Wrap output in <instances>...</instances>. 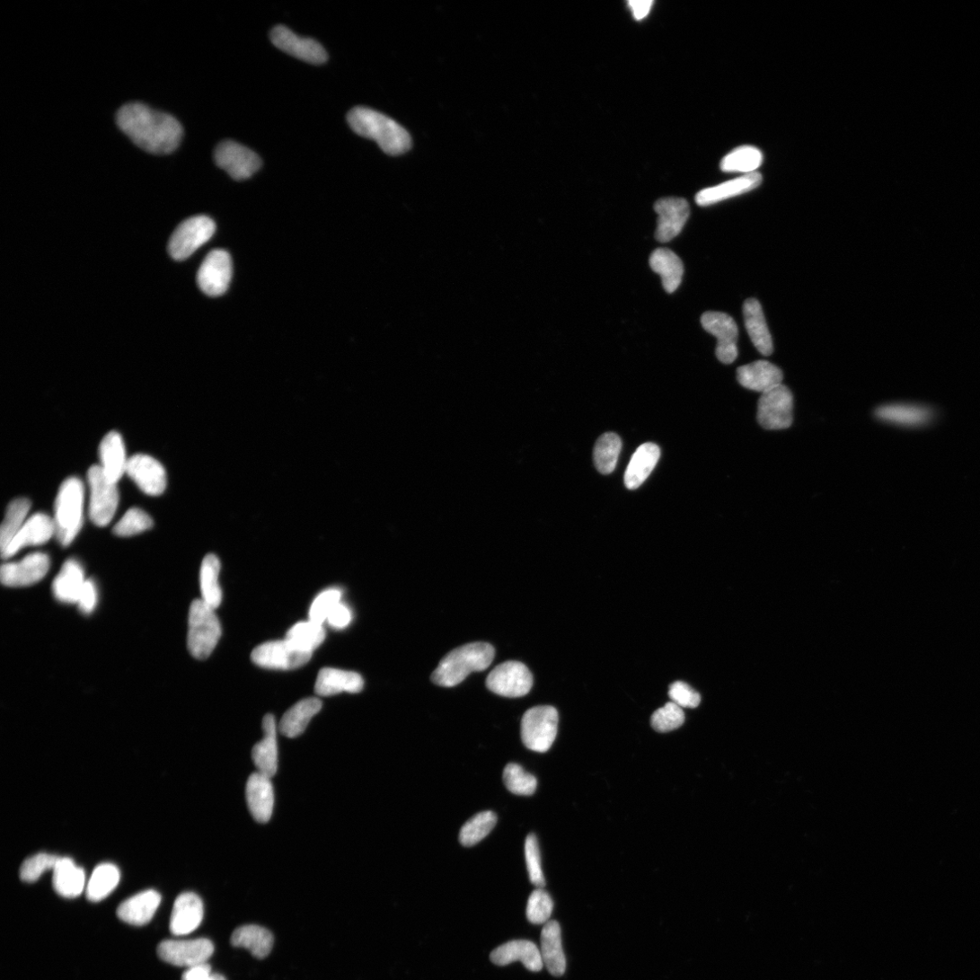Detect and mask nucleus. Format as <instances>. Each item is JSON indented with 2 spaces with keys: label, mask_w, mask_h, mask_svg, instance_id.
<instances>
[{
  "label": "nucleus",
  "mask_w": 980,
  "mask_h": 980,
  "mask_svg": "<svg viewBox=\"0 0 980 980\" xmlns=\"http://www.w3.org/2000/svg\"><path fill=\"white\" fill-rule=\"evenodd\" d=\"M655 210L658 215L656 238L661 243H667L676 237L690 216L689 205L683 199H660L656 203Z\"/></svg>",
  "instance_id": "obj_21"
},
{
  "label": "nucleus",
  "mask_w": 980,
  "mask_h": 980,
  "mask_svg": "<svg viewBox=\"0 0 980 980\" xmlns=\"http://www.w3.org/2000/svg\"><path fill=\"white\" fill-rule=\"evenodd\" d=\"M763 161V154L758 148L744 146L733 150L723 158L721 169L726 172L749 174L756 172Z\"/></svg>",
  "instance_id": "obj_42"
},
{
  "label": "nucleus",
  "mask_w": 980,
  "mask_h": 980,
  "mask_svg": "<svg viewBox=\"0 0 980 980\" xmlns=\"http://www.w3.org/2000/svg\"><path fill=\"white\" fill-rule=\"evenodd\" d=\"M53 886L56 893L64 898L79 896L85 887V875L69 858H60L53 869Z\"/></svg>",
  "instance_id": "obj_32"
},
{
  "label": "nucleus",
  "mask_w": 980,
  "mask_h": 980,
  "mask_svg": "<svg viewBox=\"0 0 980 980\" xmlns=\"http://www.w3.org/2000/svg\"><path fill=\"white\" fill-rule=\"evenodd\" d=\"M220 569L221 563L216 555L209 554L204 559L200 570L202 600L214 609L220 606L223 598L219 585Z\"/></svg>",
  "instance_id": "obj_40"
},
{
  "label": "nucleus",
  "mask_w": 980,
  "mask_h": 980,
  "mask_svg": "<svg viewBox=\"0 0 980 980\" xmlns=\"http://www.w3.org/2000/svg\"><path fill=\"white\" fill-rule=\"evenodd\" d=\"M684 719L683 708L673 702H669L654 712L651 718V725L657 732L667 733L681 728L684 723Z\"/></svg>",
  "instance_id": "obj_49"
},
{
  "label": "nucleus",
  "mask_w": 980,
  "mask_h": 980,
  "mask_svg": "<svg viewBox=\"0 0 980 980\" xmlns=\"http://www.w3.org/2000/svg\"><path fill=\"white\" fill-rule=\"evenodd\" d=\"M793 397L781 384L762 394L758 402L757 419L765 429H784L792 424Z\"/></svg>",
  "instance_id": "obj_10"
},
{
  "label": "nucleus",
  "mask_w": 980,
  "mask_h": 980,
  "mask_svg": "<svg viewBox=\"0 0 980 980\" xmlns=\"http://www.w3.org/2000/svg\"><path fill=\"white\" fill-rule=\"evenodd\" d=\"M326 637L322 625L311 620L297 622L287 634L286 640L297 649L313 653Z\"/></svg>",
  "instance_id": "obj_44"
},
{
  "label": "nucleus",
  "mask_w": 980,
  "mask_h": 980,
  "mask_svg": "<svg viewBox=\"0 0 980 980\" xmlns=\"http://www.w3.org/2000/svg\"><path fill=\"white\" fill-rule=\"evenodd\" d=\"M232 275L233 266L229 253L225 250H214L200 266L198 284L207 296H220L227 291Z\"/></svg>",
  "instance_id": "obj_13"
},
{
  "label": "nucleus",
  "mask_w": 980,
  "mask_h": 980,
  "mask_svg": "<svg viewBox=\"0 0 980 980\" xmlns=\"http://www.w3.org/2000/svg\"><path fill=\"white\" fill-rule=\"evenodd\" d=\"M119 880L120 872L117 866L110 863L99 865L87 882V899L95 903L106 899L117 887Z\"/></svg>",
  "instance_id": "obj_39"
},
{
  "label": "nucleus",
  "mask_w": 980,
  "mask_h": 980,
  "mask_svg": "<svg viewBox=\"0 0 980 980\" xmlns=\"http://www.w3.org/2000/svg\"><path fill=\"white\" fill-rule=\"evenodd\" d=\"M486 685L491 692L501 696L522 697L530 692L533 675L524 664L508 661L490 673Z\"/></svg>",
  "instance_id": "obj_12"
},
{
  "label": "nucleus",
  "mask_w": 980,
  "mask_h": 980,
  "mask_svg": "<svg viewBox=\"0 0 980 980\" xmlns=\"http://www.w3.org/2000/svg\"><path fill=\"white\" fill-rule=\"evenodd\" d=\"M762 181L763 177L757 172L744 174L736 180L700 191L695 197V201L701 207L715 205L753 191L761 186Z\"/></svg>",
  "instance_id": "obj_25"
},
{
  "label": "nucleus",
  "mask_w": 980,
  "mask_h": 980,
  "mask_svg": "<svg viewBox=\"0 0 980 980\" xmlns=\"http://www.w3.org/2000/svg\"><path fill=\"white\" fill-rule=\"evenodd\" d=\"M85 583L84 569L79 562L69 560L62 566V569L52 585L55 597L66 604H76L81 590Z\"/></svg>",
  "instance_id": "obj_35"
},
{
  "label": "nucleus",
  "mask_w": 980,
  "mask_h": 980,
  "mask_svg": "<svg viewBox=\"0 0 980 980\" xmlns=\"http://www.w3.org/2000/svg\"><path fill=\"white\" fill-rule=\"evenodd\" d=\"M273 44L282 51L311 64H323L328 59L324 48L317 41L302 38L285 26H278L271 32Z\"/></svg>",
  "instance_id": "obj_17"
},
{
  "label": "nucleus",
  "mask_w": 980,
  "mask_h": 980,
  "mask_svg": "<svg viewBox=\"0 0 980 980\" xmlns=\"http://www.w3.org/2000/svg\"><path fill=\"white\" fill-rule=\"evenodd\" d=\"M341 593L336 589L324 591L313 601L309 616L310 620L322 625L331 611L340 602Z\"/></svg>",
  "instance_id": "obj_52"
},
{
  "label": "nucleus",
  "mask_w": 980,
  "mask_h": 980,
  "mask_svg": "<svg viewBox=\"0 0 980 980\" xmlns=\"http://www.w3.org/2000/svg\"><path fill=\"white\" fill-rule=\"evenodd\" d=\"M661 455L660 448L655 443H644L631 458L625 474V484L629 490L639 489L650 476Z\"/></svg>",
  "instance_id": "obj_30"
},
{
  "label": "nucleus",
  "mask_w": 980,
  "mask_h": 980,
  "mask_svg": "<svg viewBox=\"0 0 980 980\" xmlns=\"http://www.w3.org/2000/svg\"><path fill=\"white\" fill-rule=\"evenodd\" d=\"M215 232L216 224L210 217L198 216L189 218L172 234L169 253L177 260H186L207 243Z\"/></svg>",
  "instance_id": "obj_8"
},
{
  "label": "nucleus",
  "mask_w": 980,
  "mask_h": 980,
  "mask_svg": "<svg viewBox=\"0 0 980 980\" xmlns=\"http://www.w3.org/2000/svg\"><path fill=\"white\" fill-rule=\"evenodd\" d=\"M494 658L495 649L490 644L477 642L463 646L442 658L431 680L439 686H456L470 674L486 670Z\"/></svg>",
  "instance_id": "obj_3"
},
{
  "label": "nucleus",
  "mask_w": 980,
  "mask_h": 980,
  "mask_svg": "<svg viewBox=\"0 0 980 980\" xmlns=\"http://www.w3.org/2000/svg\"><path fill=\"white\" fill-rule=\"evenodd\" d=\"M350 128L359 136L375 140L390 155H400L411 147L408 131L393 119L374 110L358 107L347 116Z\"/></svg>",
  "instance_id": "obj_2"
},
{
  "label": "nucleus",
  "mask_w": 980,
  "mask_h": 980,
  "mask_svg": "<svg viewBox=\"0 0 980 980\" xmlns=\"http://www.w3.org/2000/svg\"><path fill=\"white\" fill-rule=\"evenodd\" d=\"M542 957L544 966L555 976L566 971V957L562 946L561 928L556 921L545 924L542 932Z\"/></svg>",
  "instance_id": "obj_33"
},
{
  "label": "nucleus",
  "mask_w": 980,
  "mask_h": 980,
  "mask_svg": "<svg viewBox=\"0 0 980 980\" xmlns=\"http://www.w3.org/2000/svg\"><path fill=\"white\" fill-rule=\"evenodd\" d=\"M701 323L703 329L717 337V356L726 365L734 363L738 356V327L735 320L727 313L707 312L702 314Z\"/></svg>",
  "instance_id": "obj_15"
},
{
  "label": "nucleus",
  "mask_w": 980,
  "mask_h": 980,
  "mask_svg": "<svg viewBox=\"0 0 980 980\" xmlns=\"http://www.w3.org/2000/svg\"><path fill=\"white\" fill-rule=\"evenodd\" d=\"M322 707V701L316 697H309L298 702L283 717L279 726L280 732L288 738L301 736Z\"/></svg>",
  "instance_id": "obj_31"
},
{
  "label": "nucleus",
  "mask_w": 980,
  "mask_h": 980,
  "mask_svg": "<svg viewBox=\"0 0 980 980\" xmlns=\"http://www.w3.org/2000/svg\"><path fill=\"white\" fill-rule=\"evenodd\" d=\"M274 936L265 928L245 925L236 929L231 937L234 947L247 949L257 958L269 956L274 947Z\"/></svg>",
  "instance_id": "obj_37"
},
{
  "label": "nucleus",
  "mask_w": 980,
  "mask_h": 980,
  "mask_svg": "<svg viewBox=\"0 0 980 980\" xmlns=\"http://www.w3.org/2000/svg\"><path fill=\"white\" fill-rule=\"evenodd\" d=\"M87 479L91 489L89 516L95 525L106 526L113 519L119 506L117 483L110 481L99 465L89 469Z\"/></svg>",
  "instance_id": "obj_7"
},
{
  "label": "nucleus",
  "mask_w": 980,
  "mask_h": 980,
  "mask_svg": "<svg viewBox=\"0 0 980 980\" xmlns=\"http://www.w3.org/2000/svg\"><path fill=\"white\" fill-rule=\"evenodd\" d=\"M160 904L161 896L155 890H145L122 903L118 916L128 924L144 926L153 919Z\"/></svg>",
  "instance_id": "obj_28"
},
{
  "label": "nucleus",
  "mask_w": 980,
  "mask_h": 980,
  "mask_svg": "<svg viewBox=\"0 0 980 980\" xmlns=\"http://www.w3.org/2000/svg\"><path fill=\"white\" fill-rule=\"evenodd\" d=\"M350 610L340 602L335 605L327 617V621L334 629L342 630L349 626L351 621Z\"/></svg>",
  "instance_id": "obj_56"
},
{
  "label": "nucleus",
  "mask_w": 980,
  "mask_h": 980,
  "mask_svg": "<svg viewBox=\"0 0 980 980\" xmlns=\"http://www.w3.org/2000/svg\"><path fill=\"white\" fill-rule=\"evenodd\" d=\"M503 781L507 789L516 795L530 796L536 791L538 786L536 777L516 764H508L505 767Z\"/></svg>",
  "instance_id": "obj_46"
},
{
  "label": "nucleus",
  "mask_w": 980,
  "mask_h": 980,
  "mask_svg": "<svg viewBox=\"0 0 980 980\" xmlns=\"http://www.w3.org/2000/svg\"><path fill=\"white\" fill-rule=\"evenodd\" d=\"M50 561L48 555L37 552L19 562L7 563L0 570V579L6 587H28L40 582L48 574Z\"/></svg>",
  "instance_id": "obj_16"
},
{
  "label": "nucleus",
  "mask_w": 980,
  "mask_h": 980,
  "mask_svg": "<svg viewBox=\"0 0 980 980\" xmlns=\"http://www.w3.org/2000/svg\"><path fill=\"white\" fill-rule=\"evenodd\" d=\"M875 415L878 419L887 423L916 427L928 422L931 413L929 409L922 406L893 403L878 407Z\"/></svg>",
  "instance_id": "obj_38"
},
{
  "label": "nucleus",
  "mask_w": 980,
  "mask_h": 980,
  "mask_svg": "<svg viewBox=\"0 0 980 980\" xmlns=\"http://www.w3.org/2000/svg\"><path fill=\"white\" fill-rule=\"evenodd\" d=\"M263 738L254 746L252 757L257 772L274 777L278 768V729L274 716L262 720Z\"/></svg>",
  "instance_id": "obj_23"
},
{
  "label": "nucleus",
  "mask_w": 980,
  "mask_h": 980,
  "mask_svg": "<svg viewBox=\"0 0 980 980\" xmlns=\"http://www.w3.org/2000/svg\"><path fill=\"white\" fill-rule=\"evenodd\" d=\"M153 526L152 518L140 508H130L114 526L113 532L119 537H131L146 531Z\"/></svg>",
  "instance_id": "obj_48"
},
{
  "label": "nucleus",
  "mask_w": 980,
  "mask_h": 980,
  "mask_svg": "<svg viewBox=\"0 0 980 980\" xmlns=\"http://www.w3.org/2000/svg\"><path fill=\"white\" fill-rule=\"evenodd\" d=\"M100 465L105 475L114 483L127 473L128 460L123 438L117 431H111L105 436L100 446Z\"/></svg>",
  "instance_id": "obj_27"
},
{
  "label": "nucleus",
  "mask_w": 980,
  "mask_h": 980,
  "mask_svg": "<svg viewBox=\"0 0 980 980\" xmlns=\"http://www.w3.org/2000/svg\"><path fill=\"white\" fill-rule=\"evenodd\" d=\"M58 859L49 853H39L27 859L21 868L22 880L28 883L37 881L44 872L54 869Z\"/></svg>",
  "instance_id": "obj_51"
},
{
  "label": "nucleus",
  "mask_w": 980,
  "mask_h": 980,
  "mask_svg": "<svg viewBox=\"0 0 980 980\" xmlns=\"http://www.w3.org/2000/svg\"><path fill=\"white\" fill-rule=\"evenodd\" d=\"M216 164L234 180H248L260 167V157L249 148L234 141H224L215 151Z\"/></svg>",
  "instance_id": "obj_14"
},
{
  "label": "nucleus",
  "mask_w": 980,
  "mask_h": 980,
  "mask_svg": "<svg viewBox=\"0 0 980 980\" xmlns=\"http://www.w3.org/2000/svg\"><path fill=\"white\" fill-rule=\"evenodd\" d=\"M525 856L530 881L538 887H543L546 881L542 868V856L536 835L529 834L526 837Z\"/></svg>",
  "instance_id": "obj_50"
},
{
  "label": "nucleus",
  "mask_w": 980,
  "mask_h": 980,
  "mask_svg": "<svg viewBox=\"0 0 980 980\" xmlns=\"http://www.w3.org/2000/svg\"><path fill=\"white\" fill-rule=\"evenodd\" d=\"M182 980H226V978L221 974L213 973L211 966L204 963L189 967Z\"/></svg>",
  "instance_id": "obj_55"
},
{
  "label": "nucleus",
  "mask_w": 980,
  "mask_h": 980,
  "mask_svg": "<svg viewBox=\"0 0 980 980\" xmlns=\"http://www.w3.org/2000/svg\"><path fill=\"white\" fill-rule=\"evenodd\" d=\"M313 653L303 651L288 640L267 642L257 647L251 655L252 661L267 669L292 670L307 664Z\"/></svg>",
  "instance_id": "obj_9"
},
{
  "label": "nucleus",
  "mask_w": 980,
  "mask_h": 980,
  "mask_svg": "<svg viewBox=\"0 0 980 980\" xmlns=\"http://www.w3.org/2000/svg\"><path fill=\"white\" fill-rule=\"evenodd\" d=\"M215 610L202 599L191 604L188 646L197 659L208 658L221 639V623Z\"/></svg>",
  "instance_id": "obj_5"
},
{
  "label": "nucleus",
  "mask_w": 980,
  "mask_h": 980,
  "mask_svg": "<svg viewBox=\"0 0 980 980\" xmlns=\"http://www.w3.org/2000/svg\"><path fill=\"white\" fill-rule=\"evenodd\" d=\"M653 4L654 3L652 0H642V2L632 0V2L629 3L633 16L637 21L644 20L649 14Z\"/></svg>",
  "instance_id": "obj_57"
},
{
  "label": "nucleus",
  "mask_w": 980,
  "mask_h": 980,
  "mask_svg": "<svg viewBox=\"0 0 980 980\" xmlns=\"http://www.w3.org/2000/svg\"><path fill=\"white\" fill-rule=\"evenodd\" d=\"M203 918L204 905L201 898L193 893L182 894L173 905L170 931L174 936L189 935L200 926Z\"/></svg>",
  "instance_id": "obj_22"
},
{
  "label": "nucleus",
  "mask_w": 980,
  "mask_h": 980,
  "mask_svg": "<svg viewBox=\"0 0 980 980\" xmlns=\"http://www.w3.org/2000/svg\"><path fill=\"white\" fill-rule=\"evenodd\" d=\"M84 489L78 478L66 479L59 488L55 503L56 536L69 546L81 530L84 517Z\"/></svg>",
  "instance_id": "obj_4"
},
{
  "label": "nucleus",
  "mask_w": 980,
  "mask_h": 980,
  "mask_svg": "<svg viewBox=\"0 0 980 980\" xmlns=\"http://www.w3.org/2000/svg\"><path fill=\"white\" fill-rule=\"evenodd\" d=\"M31 507V501L24 498L17 499L9 505L2 529H0V548H2V552L9 547L27 521Z\"/></svg>",
  "instance_id": "obj_41"
},
{
  "label": "nucleus",
  "mask_w": 980,
  "mask_h": 980,
  "mask_svg": "<svg viewBox=\"0 0 980 980\" xmlns=\"http://www.w3.org/2000/svg\"><path fill=\"white\" fill-rule=\"evenodd\" d=\"M498 818L495 813L487 811L476 815L462 828L460 842L465 847H472L486 838L496 826Z\"/></svg>",
  "instance_id": "obj_45"
},
{
  "label": "nucleus",
  "mask_w": 980,
  "mask_h": 980,
  "mask_svg": "<svg viewBox=\"0 0 980 980\" xmlns=\"http://www.w3.org/2000/svg\"><path fill=\"white\" fill-rule=\"evenodd\" d=\"M553 901L551 896L543 889L538 887L531 894L526 906L527 920L533 924H546L550 922L553 912Z\"/></svg>",
  "instance_id": "obj_47"
},
{
  "label": "nucleus",
  "mask_w": 980,
  "mask_h": 980,
  "mask_svg": "<svg viewBox=\"0 0 980 980\" xmlns=\"http://www.w3.org/2000/svg\"><path fill=\"white\" fill-rule=\"evenodd\" d=\"M559 728V714L550 705L527 710L521 721L523 744L531 751L546 753L553 746Z\"/></svg>",
  "instance_id": "obj_6"
},
{
  "label": "nucleus",
  "mask_w": 980,
  "mask_h": 980,
  "mask_svg": "<svg viewBox=\"0 0 980 980\" xmlns=\"http://www.w3.org/2000/svg\"><path fill=\"white\" fill-rule=\"evenodd\" d=\"M739 384L751 391L764 393L782 384V372L767 361H757L737 370Z\"/></svg>",
  "instance_id": "obj_26"
},
{
  "label": "nucleus",
  "mask_w": 980,
  "mask_h": 980,
  "mask_svg": "<svg viewBox=\"0 0 980 980\" xmlns=\"http://www.w3.org/2000/svg\"><path fill=\"white\" fill-rule=\"evenodd\" d=\"M127 474L147 495L159 496L166 488L164 468L159 462L148 455H137L129 458Z\"/></svg>",
  "instance_id": "obj_19"
},
{
  "label": "nucleus",
  "mask_w": 980,
  "mask_h": 980,
  "mask_svg": "<svg viewBox=\"0 0 980 980\" xmlns=\"http://www.w3.org/2000/svg\"><path fill=\"white\" fill-rule=\"evenodd\" d=\"M214 951L215 947L212 941L203 938L164 940L157 949L159 958L164 962L188 968L207 963Z\"/></svg>",
  "instance_id": "obj_11"
},
{
  "label": "nucleus",
  "mask_w": 980,
  "mask_h": 980,
  "mask_svg": "<svg viewBox=\"0 0 980 980\" xmlns=\"http://www.w3.org/2000/svg\"><path fill=\"white\" fill-rule=\"evenodd\" d=\"M98 598L99 594L95 582L92 579H88L85 580L76 604L82 613L89 614L95 610L98 604Z\"/></svg>",
  "instance_id": "obj_54"
},
{
  "label": "nucleus",
  "mask_w": 980,
  "mask_h": 980,
  "mask_svg": "<svg viewBox=\"0 0 980 980\" xmlns=\"http://www.w3.org/2000/svg\"><path fill=\"white\" fill-rule=\"evenodd\" d=\"M621 449L622 441L615 433H605L597 439L594 449V463L601 474L608 475L614 471Z\"/></svg>",
  "instance_id": "obj_43"
},
{
  "label": "nucleus",
  "mask_w": 980,
  "mask_h": 980,
  "mask_svg": "<svg viewBox=\"0 0 980 980\" xmlns=\"http://www.w3.org/2000/svg\"><path fill=\"white\" fill-rule=\"evenodd\" d=\"M246 801L253 819L260 824L271 820L275 806L274 787L269 776L252 773L246 783Z\"/></svg>",
  "instance_id": "obj_20"
},
{
  "label": "nucleus",
  "mask_w": 980,
  "mask_h": 980,
  "mask_svg": "<svg viewBox=\"0 0 980 980\" xmlns=\"http://www.w3.org/2000/svg\"><path fill=\"white\" fill-rule=\"evenodd\" d=\"M54 534V519L44 513L34 514L27 519L9 547L2 552L3 558L8 560L26 547L45 544Z\"/></svg>",
  "instance_id": "obj_18"
},
{
  "label": "nucleus",
  "mask_w": 980,
  "mask_h": 980,
  "mask_svg": "<svg viewBox=\"0 0 980 980\" xmlns=\"http://www.w3.org/2000/svg\"><path fill=\"white\" fill-rule=\"evenodd\" d=\"M117 123L135 145L150 154H170L183 137L182 126L173 117L142 103L123 106L118 112Z\"/></svg>",
  "instance_id": "obj_1"
},
{
  "label": "nucleus",
  "mask_w": 980,
  "mask_h": 980,
  "mask_svg": "<svg viewBox=\"0 0 980 980\" xmlns=\"http://www.w3.org/2000/svg\"><path fill=\"white\" fill-rule=\"evenodd\" d=\"M490 959L498 966L520 961L533 972H539L544 967L539 948L536 944L525 940H512L499 946L491 952Z\"/></svg>",
  "instance_id": "obj_24"
},
{
  "label": "nucleus",
  "mask_w": 980,
  "mask_h": 980,
  "mask_svg": "<svg viewBox=\"0 0 980 980\" xmlns=\"http://www.w3.org/2000/svg\"><path fill=\"white\" fill-rule=\"evenodd\" d=\"M743 312L746 328L755 347L761 354L771 355L773 340L760 303L755 299L746 301Z\"/></svg>",
  "instance_id": "obj_34"
},
{
  "label": "nucleus",
  "mask_w": 980,
  "mask_h": 980,
  "mask_svg": "<svg viewBox=\"0 0 980 980\" xmlns=\"http://www.w3.org/2000/svg\"><path fill=\"white\" fill-rule=\"evenodd\" d=\"M652 270L662 278L664 289L672 294L681 285L684 276V264L681 259L671 250L657 249L650 256Z\"/></svg>",
  "instance_id": "obj_36"
},
{
  "label": "nucleus",
  "mask_w": 980,
  "mask_h": 980,
  "mask_svg": "<svg viewBox=\"0 0 980 980\" xmlns=\"http://www.w3.org/2000/svg\"><path fill=\"white\" fill-rule=\"evenodd\" d=\"M364 686L365 681L359 674L326 667L319 672L315 693L319 696H331L342 692L358 693Z\"/></svg>",
  "instance_id": "obj_29"
},
{
  "label": "nucleus",
  "mask_w": 980,
  "mask_h": 980,
  "mask_svg": "<svg viewBox=\"0 0 980 980\" xmlns=\"http://www.w3.org/2000/svg\"><path fill=\"white\" fill-rule=\"evenodd\" d=\"M668 693L672 702L681 708H696L701 702V695L684 682L673 683Z\"/></svg>",
  "instance_id": "obj_53"
}]
</instances>
